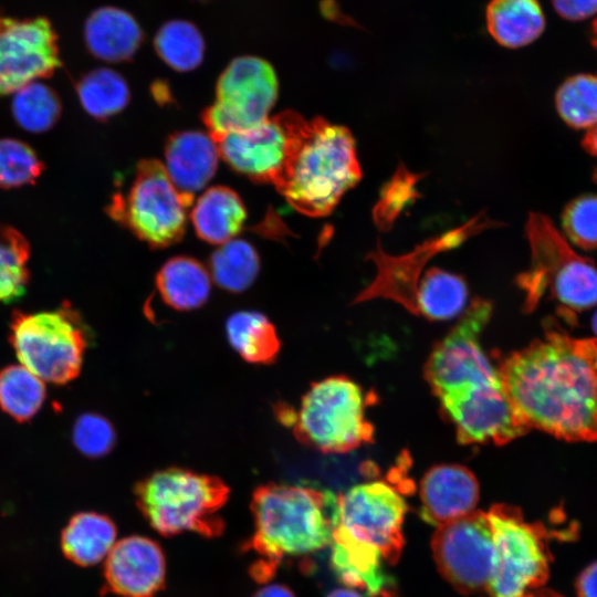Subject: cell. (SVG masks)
<instances>
[{
    "mask_svg": "<svg viewBox=\"0 0 597 597\" xmlns=\"http://www.w3.org/2000/svg\"><path fill=\"white\" fill-rule=\"evenodd\" d=\"M499 373L528 429L566 441L597 440V339L547 329L500 359Z\"/></svg>",
    "mask_w": 597,
    "mask_h": 597,
    "instance_id": "cell-1",
    "label": "cell"
},
{
    "mask_svg": "<svg viewBox=\"0 0 597 597\" xmlns=\"http://www.w3.org/2000/svg\"><path fill=\"white\" fill-rule=\"evenodd\" d=\"M362 177L347 127L297 114L289 156L274 185L292 208L308 217H326Z\"/></svg>",
    "mask_w": 597,
    "mask_h": 597,
    "instance_id": "cell-2",
    "label": "cell"
},
{
    "mask_svg": "<svg viewBox=\"0 0 597 597\" xmlns=\"http://www.w3.org/2000/svg\"><path fill=\"white\" fill-rule=\"evenodd\" d=\"M336 495L311 486L265 484L252 498L256 579L271 577L286 557L316 553L332 543Z\"/></svg>",
    "mask_w": 597,
    "mask_h": 597,
    "instance_id": "cell-3",
    "label": "cell"
},
{
    "mask_svg": "<svg viewBox=\"0 0 597 597\" xmlns=\"http://www.w3.org/2000/svg\"><path fill=\"white\" fill-rule=\"evenodd\" d=\"M135 494L150 526L163 535L196 532L211 537L222 532L218 511L227 502L229 489L216 476L166 469L139 482Z\"/></svg>",
    "mask_w": 597,
    "mask_h": 597,
    "instance_id": "cell-4",
    "label": "cell"
},
{
    "mask_svg": "<svg viewBox=\"0 0 597 597\" xmlns=\"http://www.w3.org/2000/svg\"><path fill=\"white\" fill-rule=\"evenodd\" d=\"M531 247V266L517 277L532 311L545 292L575 311L597 304V268L572 248L552 220L532 212L525 224Z\"/></svg>",
    "mask_w": 597,
    "mask_h": 597,
    "instance_id": "cell-5",
    "label": "cell"
},
{
    "mask_svg": "<svg viewBox=\"0 0 597 597\" xmlns=\"http://www.w3.org/2000/svg\"><path fill=\"white\" fill-rule=\"evenodd\" d=\"M369 402L358 384L332 376L311 386L292 415L295 436L325 453H345L373 440L374 427L365 416Z\"/></svg>",
    "mask_w": 597,
    "mask_h": 597,
    "instance_id": "cell-6",
    "label": "cell"
},
{
    "mask_svg": "<svg viewBox=\"0 0 597 597\" xmlns=\"http://www.w3.org/2000/svg\"><path fill=\"white\" fill-rule=\"evenodd\" d=\"M10 343L24 367L42 380L63 385L81 370L87 337L71 305L52 311H14Z\"/></svg>",
    "mask_w": 597,
    "mask_h": 597,
    "instance_id": "cell-7",
    "label": "cell"
},
{
    "mask_svg": "<svg viewBox=\"0 0 597 597\" xmlns=\"http://www.w3.org/2000/svg\"><path fill=\"white\" fill-rule=\"evenodd\" d=\"M492 304L475 297L425 364V378L439 401L502 384L498 366L481 345Z\"/></svg>",
    "mask_w": 597,
    "mask_h": 597,
    "instance_id": "cell-8",
    "label": "cell"
},
{
    "mask_svg": "<svg viewBox=\"0 0 597 597\" xmlns=\"http://www.w3.org/2000/svg\"><path fill=\"white\" fill-rule=\"evenodd\" d=\"M191 203L160 161L145 159L137 165L129 189L113 196L107 213L149 247L160 249L181 240Z\"/></svg>",
    "mask_w": 597,
    "mask_h": 597,
    "instance_id": "cell-9",
    "label": "cell"
},
{
    "mask_svg": "<svg viewBox=\"0 0 597 597\" xmlns=\"http://www.w3.org/2000/svg\"><path fill=\"white\" fill-rule=\"evenodd\" d=\"M486 514L494 537L495 566L484 597H535L548 577L546 532L506 504H495Z\"/></svg>",
    "mask_w": 597,
    "mask_h": 597,
    "instance_id": "cell-10",
    "label": "cell"
},
{
    "mask_svg": "<svg viewBox=\"0 0 597 597\" xmlns=\"http://www.w3.org/2000/svg\"><path fill=\"white\" fill-rule=\"evenodd\" d=\"M408 510L400 491L386 481L363 482L336 495L333 536L378 553L396 564L404 547Z\"/></svg>",
    "mask_w": 597,
    "mask_h": 597,
    "instance_id": "cell-11",
    "label": "cell"
},
{
    "mask_svg": "<svg viewBox=\"0 0 597 597\" xmlns=\"http://www.w3.org/2000/svg\"><path fill=\"white\" fill-rule=\"evenodd\" d=\"M279 95L272 64L255 55H241L221 72L214 102L203 111L202 122L213 138L229 132L259 126L270 117Z\"/></svg>",
    "mask_w": 597,
    "mask_h": 597,
    "instance_id": "cell-12",
    "label": "cell"
},
{
    "mask_svg": "<svg viewBox=\"0 0 597 597\" xmlns=\"http://www.w3.org/2000/svg\"><path fill=\"white\" fill-rule=\"evenodd\" d=\"M441 575L464 595L484 596L495 566V544L486 512L437 526L431 542Z\"/></svg>",
    "mask_w": 597,
    "mask_h": 597,
    "instance_id": "cell-13",
    "label": "cell"
},
{
    "mask_svg": "<svg viewBox=\"0 0 597 597\" xmlns=\"http://www.w3.org/2000/svg\"><path fill=\"white\" fill-rule=\"evenodd\" d=\"M61 66L57 36L45 18H0V97Z\"/></svg>",
    "mask_w": 597,
    "mask_h": 597,
    "instance_id": "cell-14",
    "label": "cell"
},
{
    "mask_svg": "<svg viewBox=\"0 0 597 597\" xmlns=\"http://www.w3.org/2000/svg\"><path fill=\"white\" fill-rule=\"evenodd\" d=\"M297 114L285 111L251 129L213 137L219 156L234 171L274 186L289 156Z\"/></svg>",
    "mask_w": 597,
    "mask_h": 597,
    "instance_id": "cell-15",
    "label": "cell"
},
{
    "mask_svg": "<svg viewBox=\"0 0 597 597\" xmlns=\"http://www.w3.org/2000/svg\"><path fill=\"white\" fill-rule=\"evenodd\" d=\"M490 224L493 226V221L483 220L481 217L474 218L470 223L427 240L412 252L400 256L388 255L378 247L368 254L377 266V275L355 302L386 297L415 314L417 286L427 260L440 251L458 245L471 233H476Z\"/></svg>",
    "mask_w": 597,
    "mask_h": 597,
    "instance_id": "cell-16",
    "label": "cell"
},
{
    "mask_svg": "<svg viewBox=\"0 0 597 597\" xmlns=\"http://www.w3.org/2000/svg\"><path fill=\"white\" fill-rule=\"evenodd\" d=\"M440 406L463 444L492 442L502 446L528 431L503 383L440 401Z\"/></svg>",
    "mask_w": 597,
    "mask_h": 597,
    "instance_id": "cell-17",
    "label": "cell"
},
{
    "mask_svg": "<svg viewBox=\"0 0 597 597\" xmlns=\"http://www.w3.org/2000/svg\"><path fill=\"white\" fill-rule=\"evenodd\" d=\"M165 573L160 546L138 535L116 542L104 564L106 588L122 597H153L164 586Z\"/></svg>",
    "mask_w": 597,
    "mask_h": 597,
    "instance_id": "cell-18",
    "label": "cell"
},
{
    "mask_svg": "<svg viewBox=\"0 0 597 597\" xmlns=\"http://www.w3.org/2000/svg\"><path fill=\"white\" fill-rule=\"evenodd\" d=\"M420 515L439 526L474 512L480 496L475 475L461 464H438L420 481Z\"/></svg>",
    "mask_w": 597,
    "mask_h": 597,
    "instance_id": "cell-19",
    "label": "cell"
},
{
    "mask_svg": "<svg viewBox=\"0 0 597 597\" xmlns=\"http://www.w3.org/2000/svg\"><path fill=\"white\" fill-rule=\"evenodd\" d=\"M219 151L214 139L199 130H182L169 136L164 167L177 190L189 201L213 177Z\"/></svg>",
    "mask_w": 597,
    "mask_h": 597,
    "instance_id": "cell-20",
    "label": "cell"
},
{
    "mask_svg": "<svg viewBox=\"0 0 597 597\" xmlns=\"http://www.w3.org/2000/svg\"><path fill=\"white\" fill-rule=\"evenodd\" d=\"M144 30L128 11L104 6L94 10L84 24V41L90 53L108 63L132 60L144 42Z\"/></svg>",
    "mask_w": 597,
    "mask_h": 597,
    "instance_id": "cell-21",
    "label": "cell"
},
{
    "mask_svg": "<svg viewBox=\"0 0 597 597\" xmlns=\"http://www.w3.org/2000/svg\"><path fill=\"white\" fill-rule=\"evenodd\" d=\"M197 235L211 244H223L241 231L247 211L240 196L231 188L214 186L206 190L191 211Z\"/></svg>",
    "mask_w": 597,
    "mask_h": 597,
    "instance_id": "cell-22",
    "label": "cell"
},
{
    "mask_svg": "<svg viewBox=\"0 0 597 597\" xmlns=\"http://www.w3.org/2000/svg\"><path fill=\"white\" fill-rule=\"evenodd\" d=\"M116 525L108 516L80 512L62 530L61 549L72 563L93 566L107 557L116 543Z\"/></svg>",
    "mask_w": 597,
    "mask_h": 597,
    "instance_id": "cell-23",
    "label": "cell"
},
{
    "mask_svg": "<svg viewBox=\"0 0 597 597\" xmlns=\"http://www.w3.org/2000/svg\"><path fill=\"white\" fill-rule=\"evenodd\" d=\"M485 21L490 35L509 49L532 43L545 28L544 13L537 0H490Z\"/></svg>",
    "mask_w": 597,
    "mask_h": 597,
    "instance_id": "cell-24",
    "label": "cell"
},
{
    "mask_svg": "<svg viewBox=\"0 0 597 597\" xmlns=\"http://www.w3.org/2000/svg\"><path fill=\"white\" fill-rule=\"evenodd\" d=\"M156 283L165 303L181 311L200 307L211 291L210 273L189 256L168 260L159 270Z\"/></svg>",
    "mask_w": 597,
    "mask_h": 597,
    "instance_id": "cell-25",
    "label": "cell"
},
{
    "mask_svg": "<svg viewBox=\"0 0 597 597\" xmlns=\"http://www.w3.org/2000/svg\"><path fill=\"white\" fill-rule=\"evenodd\" d=\"M465 280L439 268H429L420 277L416 292V315L429 321H449L468 307Z\"/></svg>",
    "mask_w": 597,
    "mask_h": 597,
    "instance_id": "cell-26",
    "label": "cell"
},
{
    "mask_svg": "<svg viewBox=\"0 0 597 597\" xmlns=\"http://www.w3.org/2000/svg\"><path fill=\"white\" fill-rule=\"evenodd\" d=\"M226 333L232 348L249 363H270L280 349L273 324L255 311L232 314L226 323Z\"/></svg>",
    "mask_w": 597,
    "mask_h": 597,
    "instance_id": "cell-27",
    "label": "cell"
},
{
    "mask_svg": "<svg viewBox=\"0 0 597 597\" xmlns=\"http://www.w3.org/2000/svg\"><path fill=\"white\" fill-rule=\"evenodd\" d=\"M158 57L170 69L190 72L201 65L206 41L200 29L186 19H172L163 23L154 36Z\"/></svg>",
    "mask_w": 597,
    "mask_h": 597,
    "instance_id": "cell-28",
    "label": "cell"
},
{
    "mask_svg": "<svg viewBox=\"0 0 597 597\" xmlns=\"http://www.w3.org/2000/svg\"><path fill=\"white\" fill-rule=\"evenodd\" d=\"M76 93L84 111L98 121L121 113L130 100L127 82L109 67L94 69L83 75L76 84Z\"/></svg>",
    "mask_w": 597,
    "mask_h": 597,
    "instance_id": "cell-29",
    "label": "cell"
},
{
    "mask_svg": "<svg viewBox=\"0 0 597 597\" xmlns=\"http://www.w3.org/2000/svg\"><path fill=\"white\" fill-rule=\"evenodd\" d=\"M45 396L43 380L23 365L0 369V408L14 420L23 422L33 418Z\"/></svg>",
    "mask_w": 597,
    "mask_h": 597,
    "instance_id": "cell-30",
    "label": "cell"
},
{
    "mask_svg": "<svg viewBox=\"0 0 597 597\" xmlns=\"http://www.w3.org/2000/svg\"><path fill=\"white\" fill-rule=\"evenodd\" d=\"M260 260L255 249L245 240L232 239L210 258V276L222 289L242 292L255 280Z\"/></svg>",
    "mask_w": 597,
    "mask_h": 597,
    "instance_id": "cell-31",
    "label": "cell"
},
{
    "mask_svg": "<svg viewBox=\"0 0 597 597\" xmlns=\"http://www.w3.org/2000/svg\"><path fill=\"white\" fill-rule=\"evenodd\" d=\"M11 112L17 124L30 133H44L60 119L62 104L50 86L36 81L14 93Z\"/></svg>",
    "mask_w": 597,
    "mask_h": 597,
    "instance_id": "cell-32",
    "label": "cell"
},
{
    "mask_svg": "<svg viewBox=\"0 0 597 597\" xmlns=\"http://www.w3.org/2000/svg\"><path fill=\"white\" fill-rule=\"evenodd\" d=\"M30 244L17 229L0 224V302L11 303L24 295L30 280Z\"/></svg>",
    "mask_w": 597,
    "mask_h": 597,
    "instance_id": "cell-33",
    "label": "cell"
},
{
    "mask_svg": "<svg viewBox=\"0 0 597 597\" xmlns=\"http://www.w3.org/2000/svg\"><path fill=\"white\" fill-rule=\"evenodd\" d=\"M555 105L568 126L588 130L597 126V75L566 78L556 91Z\"/></svg>",
    "mask_w": 597,
    "mask_h": 597,
    "instance_id": "cell-34",
    "label": "cell"
},
{
    "mask_svg": "<svg viewBox=\"0 0 597 597\" xmlns=\"http://www.w3.org/2000/svg\"><path fill=\"white\" fill-rule=\"evenodd\" d=\"M44 165L27 143L0 138V189H13L33 184Z\"/></svg>",
    "mask_w": 597,
    "mask_h": 597,
    "instance_id": "cell-35",
    "label": "cell"
},
{
    "mask_svg": "<svg viewBox=\"0 0 597 597\" xmlns=\"http://www.w3.org/2000/svg\"><path fill=\"white\" fill-rule=\"evenodd\" d=\"M562 229L568 242L584 250L597 249V195L573 199L562 213Z\"/></svg>",
    "mask_w": 597,
    "mask_h": 597,
    "instance_id": "cell-36",
    "label": "cell"
},
{
    "mask_svg": "<svg viewBox=\"0 0 597 597\" xmlns=\"http://www.w3.org/2000/svg\"><path fill=\"white\" fill-rule=\"evenodd\" d=\"M421 176L412 174L402 165L381 191L374 209V220L379 229L388 230L406 206L417 197L416 185Z\"/></svg>",
    "mask_w": 597,
    "mask_h": 597,
    "instance_id": "cell-37",
    "label": "cell"
},
{
    "mask_svg": "<svg viewBox=\"0 0 597 597\" xmlns=\"http://www.w3.org/2000/svg\"><path fill=\"white\" fill-rule=\"evenodd\" d=\"M72 439L82 454L90 458H100L113 449L115 431L112 423L103 416L85 412L76 419L73 426Z\"/></svg>",
    "mask_w": 597,
    "mask_h": 597,
    "instance_id": "cell-38",
    "label": "cell"
},
{
    "mask_svg": "<svg viewBox=\"0 0 597 597\" xmlns=\"http://www.w3.org/2000/svg\"><path fill=\"white\" fill-rule=\"evenodd\" d=\"M557 13L572 21L586 19L597 12V0H552Z\"/></svg>",
    "mask_w": 597,
    "mask_h": 597,
    "instance_id": "cell-39",
    "label": "cell"
},
{
    "mask_svg": "<svg viewBox=\"0 0 597 597\" xmlns=\"http://www.w3.org/2000/svg\"><path fill=\"white\" fill-rule=\"evenodd\" d=\"M578 597H597V562L587 566L576 583Z\"/></svg>",
    "mask_w": 597,
    "mask_h": 597,
    "instance_id": "cell-40",
    "label": "cell"
},
{
    "mask_svg": "<svg viewBox=\"0 0 597 597\" xmlns=\"http://www.w3.org/2000/svg\"><path fill=\"white\" fill-rule=\"evenodd\" d=\"M252 597H295L290 588L280 584H269L260 588Z\"/></svg>",
    "mask_w": 597,
    "mask_h": 597,
    "instance_id": "cell-41",
    "label": "cell"
},
{
    "mask_svg": "<svg viewBox=\"0 0 597 597\" xmlns=\"http://www.w3.org/2000/svg\"><path fill=\"white\" fill-rule=\"evenodd\" d=\"M583 146L589 154L597 157V126L587 132Z\"/></svg>",
    "mask_w": 597,
    "mask_h": 597,
    "instance_id": "cell-42",
    "label": "cell"
},
{
    "mask_svg": "<svg viewBox=\"0 0 597 597\" xmlns=\"http://www.w3.org/2000/svg\"><path fill=\"white\" fill-rule=\"evenodd\" d=\"M327 597H363L354 588L345 587L333 590Z\"/></svg>",
    "mask_w": 597,
    "mask_h": 597,
    "instance_id": "cell-43",
    "label": "cell"
},
{
    "mask_svg": "<svg viewBox=\"0 0 597 597\" xmlns=\"http://www.w3.org/2000/svg\"><path fill=\"white\" fill-rule=\"evenodd\" d=\"M593 45L597 50V20L593 23V38H591Z\"/></svg>",
    "mask_w": 597,
    "mask_h": 597,
    "instance_id": "cell-44",
    "label": "cell"
},
{
    "mask_svg": "<svg viewBox=\"0 0 597 597\" xmlns=\"http://www.w3.org/2000/svg\"><path fill=\"white\" fill-rule=\"evenodd\" d=\"M593 329L595 332V334L597 335V311L593 317Z\"/></svg>",
    "mask_w": 597,
    "mask_h": 597,
    "instance_id": "cell-45",
    "label": "cell"
},
{
    "mask_svg": "<svg viewBox=\"0 0 597 597\" xmlns=\"http://www.w3.org/2000/svg\"><path fill=\"white\" fill-rule=\"evenodd\" d=\"M595 179L597 180V170H596V172H595Z\"/></svg>",
    "mask_w": 597,
    "mask_h": 597,
    "instance_id": "cell-46",
    "label": "cell"
},
{
    "mask_svg": "<svg viewBox=\"0 0 597 597\" xmlns=\"http://www.w3.org/2000/svg\"><path fill=\"white\" fill-rule=\"evenodd\" d=\"M198 1H205V0H198Z\"/></svg>",
    "mask_w": 597,
    "mask_h": 597,
    "instance_id": "cell-47",
    "label": "cell"
}]
</instances>
